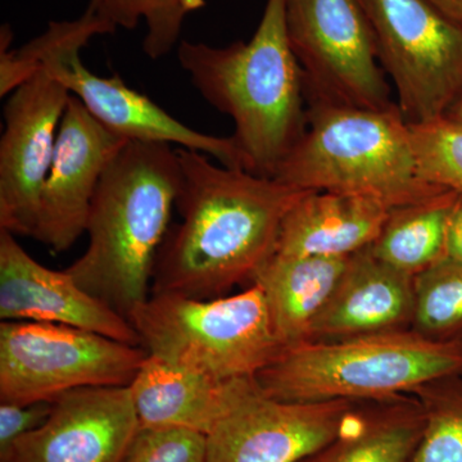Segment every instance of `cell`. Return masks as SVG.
<instances>
[{"instance_id": "cell-28", "label": "cell", "mask_w": 462, "mask_h": 462, "mask_svg": "<svg viewBox=\"0 0 462 462\" xmlns=\"http://www.w3.org/2000/svg\"><path fill=\"white\" fill-rule=\"evenodd\" d=\"M53 402H0V462H7L20 438L47 420Z\"/></svg>"}, {"instance_id": "cell-20", "label": "cell", "mask_w": 462, "mask_h": 462, "mask_svg": "<svg viewBox=\"0 0 462 462\" xmlns=\"http://www.w3.org/2000/svg\"><path fill=\"white\" fill-rule=\"evenodd\" d=\"M424 430L418 398L356 407L342 431L300 462H409Z\"/></svg>"}, {"instance_id": "cell-24", "label": "cell", "mask_w": 462, "mask_h": 462, "mask_svg": "<svg viewBox=\"0 0 462 462\" xmlns=\"http://www.w3.org/2000/svg\"><path fill=\"white\" fill-rule=\"evenodd\" d=\"M412 396L424 411V430L409 462H462V375L422 385Z\"/></svg>"}, {"instance_id": "cell-8", "label": "cell", "mask_w": 462, "mask_h": 462, "mask_svg": "<svg viewBox=\"0 0 462 462\" xmlns=\"http://www.w3.org/2000/svg\"><path fill=\"white\" fill-rule=\"evenodd\" d=\"M380 66L409 124L446 114L462 91V25L430 0H360Z\"/></svg>"}, {"instance_id": "cell-4", "label": "cell", "mask_w": 462, "mask_h": 462, "mask_svg": "<svg viewBox=\"0 0 462 462\" xmlns=\"http://www.w3.org/2000/svg\"><path fill=\"white\" fill-rule=\"evenodd\" d=\"M275 180L300 190L361 194L389 208L446 189L422 178L411 130L397 105L387 109L307 102V126Z\"/></svg>"}, {"instance_id": "cell-22", "label": "cell", "mask_w": 462, "mask_h": 462, "mask_svg": "<svg viewBox=\"0 0 462 462\" xmlns=\"http://www.w3.org/2000/svg\"><path fill=\"white\" fill-rule=\"evenodd\" d=\"M115 27L88 5L75 20L54 21L42 35L18 50H11V27L0 30V97L5 98L32 78L47 58L62 51H81L94 36L115 32Z\"/></svg>"}, {"instance_id": "cell-31", "label": "cell", "mask_w": 462, "mask_h": 462, "mask_svg": "<svg viewBox=\"0 0 462 462\" xmlns=\"http://www.w3.org/2000/svg\"><path fill=\"white\" fill-rule=\"evenodd\" d=\"M449 120H454L456 123L462 124V91L458 94L457 98L454 100L449 108L447 109L446 114L443 115Z\"/></svg>"}, {"instance_id": "cell-7", "label": "cell", "mask_w": 462, "mask_h": 462, "mask_svg": "<svg viewBox=\"0 0 462 462\" xmlns=\"http://www.w3.org/2000/svg\"><path fill=\"white\" fill-rule=\"evenodd\" d=\"M148 352L94 331L35 321L0 324V402H53L91 387H129Z\"/></svg>"}, {"instance_id": "cell-17", "label": "cell", "mask_w": 462, "mask_h": 462, "mask_svg": "<svg viewBox=\"0 0 462 462\" xmlns=\"http://www.w3.org/2000/svg\"><path fill=\"white\" fill-rule=\"evenodd\" d=\"M391 209L361 194L306 191L282 218L273 256H354L375 242Z\"/></svg>"}, {"instance_id": "cell-15", "label": "cell", "mask_w": 462, "mask_h": 462, "mask_svg": "<svg viewBox=\"0 0 462 462\" xmlns=\"http://www.w3.org/2000/svg\"><path fill=\"white\" fill-rule=\"evenodd\" d=\"M0 319L67 325L141 346L132 322L91 296L66 273L33 260L14 234L0 229Z\"/></svg>"}, {"instance_id": "cell-26", "label": "cell", "mask_w": 462, "mask_h": 462, "mask_svg": "<svg viewBox=\"0 0 462 462\" xmlns=\"http://www.w3.org/2000/svg\"><path fill=\"white\" fill-rule=\"evenodd\" d=\"M409 125L424 180L462 196V124L440 116Z\"/></svg>"}, {"instance_id": "cell-13", "label": "cell", "mask_w": 462, "mask_h": 462, "mask_svg": "<svg viewBox=\"0 0 462 462\" xmlns=\"http://www.w3.org/2000/svg\"><path fill=\"white\" fill-rule=\"evenodd\" d=\"M139 428L129 387L75 389L53 401L7 462H123Z\"/></svg>"}, {"instance_id": "cell-1", "label": "cell", "mask_w": 462, "mask_h": 462, "mask_svg": "<svg viewBox=\"0 0 462 462\" xmlns=\"http://www.w3.org/2000/svg\"><path fill=\"white\" fill-rule=\"evenodd\" d=\"M182 169L173 225L158 254L151 294L199 300L251 284L275 254L282 218L306 191L214 163L179 148Z\"/></svg>"}, {"instance_id": "cell-9", "label": "cell", "mask_w": 462, "mask_h": 462, "mask_svg": "<svg viewBox=\"0 0 462 462\" xmlns=\"http://www.w3.org/2000/svg\"><path fill=\"white\" fill-rule=\"evenodd\" d=\"M285 21L306 102L369 109L396 105L360 0H285Z\"/></svg>"}, {"instance_id": "cell-11", "label": "cell", "mask_w": 462, "mask_h": 462, "mask_svg": "<svg viewBox=\"0 0 462 462\" xmlns=\"http://www.w3.org/2000/svg\"><path fill=\"white\" fill-rule=\"evenodd\" d=\"M71 93L51 60L9 94L0 141V229L33 236L42 184Z\"/></svg>"}, {"instance_id": "cell-18", "label": "cell", "mask_w": 462, "mask_h": 462, "mask_svg": "<svg viewBox=\"0 0 462 462\" xmlns=\"http://www.w3.org/2000/svg\"><path fill=\"white\" fill-rule=\"evenodd\" d=\"M238 380L218 382L148 354L129 391L141 428H180L207 436L229 410Z\"/></svg>"}, {"instance_id": "cell-19", "label": "cell", "mask_w": 462, "mask_h": 462, "mask_svg": "<svg viewBox=\"0 0 462 462\" xmlns=\"http://www.w3.org/2000/svg\"><path fill=\"white\" fill-rule=\"evenodd\" d=\"M349 258L273 256L254 276L251 284L263 291L273 330L285 348L309 340Z\"/></svg>"}, {"instance_id": "cell-30", "label": "cell", "mask_w": 462, "mask_h": 462, "mask_svg": "<svg viewBox=\"0 0 462 462\" xmlns=\"http://www.w3.org/2000/svg\"><path fill=\"white\" fill-rule=\"evenodd\" d=\"M447 17L462 25V0H430Z\"/></svg>"}, {"instance_id": "cell-16", "label": "cell", "mask_w": 462, "mask_h": 462, "mask_svg": "<svg viewBox=\"0 0 462 462\" xmlns=\"http://www.w3.org/2000/svg\"><path fill=\"white\" fill-rule=\"evenodd\" d=\"M413 312V276L383 263L367 247L349 258L307 342L409 330Z\"/></svg>"}, {"instance_id": "cell-6", "label": "cell", "mask_w": 462, "mask_h": 462, "mask_svg": "<svg viewBox=\"0 0 462 462\" xmlns=\"http://www.w3.org/2000/svg\"><path fill=\"white\" fill-rule=\"evenodd\" d=\"M129 321L149 355L218 382L256 378L285 349L256 284L211 300L151 294Z\"/></svg>"}, {"instance_id": "cell-5", "label": "cell", "mask_w": 462, "mask_h": 462, "mask_svg": "<svg viewBox=\"0 0 462 462\" xmlns=\"http://www.w3.org/2000/svg\"><path fill=\"white\" fill-rule=\"evenodd\" d=\"M457 374L462 340L430 339L409 329L291 346L256 380L275 400L357 403L397 400Z\"/></svg>"}, {"instance_id": "cell-10", "label": "cell", "mask_w": 462, "mask_h": 462, "mask_svg": "<svg viewBox=\"0 0 462 462\" xmlns=\"http://www.w3.org/2000/svg\"><path fill=\"white\" fill-rule=\"evenodd\" d=\"M357 404L287 402L256 378L236 383L229 410L207 434V462H300L330 443Z\"/></svg>"}, {"instance_id": "cell-12", "label": "cell", "mask_w": 462, "mask_h": 462, "mask_svg": "<svg viewBox=\"0 0 462 462\" xmlns=\"http://www.w3.org/2000/svg\"><path fill=\"white\" fill-rule=\"evenodd\" d=\"M127 142L103 126L71 94L42 184L33 239L54 254L78 242L87 230L100 180Z\"/></svg>"}, {"instance_id": "cell-25", "label": "cell", "mask_w": 462, "mask_h": 462, "mask_svg": "<svg viewBox=\"0 0 462 462\" xmlns=\"http://www.w3.org/2000/svg\"><path fill=\"white\" fill-rule=\"evenodd\" d=\"M412 330L436 340H462V263L442 260L413 278Z\"/></svg>"}, {"instance_id": "cell-3", "label": "cell", "mask_w": 462, "mask_h": 462, "mask_svg": "<svg viewBox=\"0 0 462 462\" xmlns=\"http://www.w3.org/2000/svg\"><path fill=\"white\" fill-rule=\"evenodd\" d=\"M179 65L207 103L229 116L245 171L273 178L307 126L305 85L285 0H267L256 32L226 47L182 41Z\"/></svg>"}, {"instance_id": "cell-14", "label": "cell", "mask_w": 462, "mask_h": 462, "mask_svg": "<svg viewBox=\"0 0 462 462\" xmlns=\"http://www.w3.org/2000/svg\"><path fill=\"white\" fill-rule=\"evenodd\" d=\"M54 74L103 126L129 142L158 143L199 151L221 165L245 170L242 152L233 136L197 132L161 108L145 94L125 84L118 75L103 78L91 72L80 51L51 57Z\"/></svg>"}, {"instance_id": "cell-2", "label": "cell", "mask_w": 462, "mask_h": 462, "mask_svg": "<svg viewBox=\"0 0 462 462\" xmlns=\"http://www.w3.org/2000/svg\"><path fill=\"white\" fill-rule=\"evenodd\" d=\"M181 184L178 149L127 142L94 196L85 230L88 248L65 270L127 320L151 297Z\"/></svg>"}, {"instance_id": "cell-29", "label": "cell", "mask_w": 462, "mask_h": 462, "mask_svg": "<svg viewBox=\"0 0 462 462\" xmlns=\"http://www.w3.org/2000/svg\"><path fill=\"white\" fill-rule=\"evenodd\" d=\"M445 260L462 263V196L458 197L449 217Z\"/></svg>"}, {"instance_id": "cell-21", "label": "cell", "mask_w": 462, "mask_h": 462, "mask_svg": "<svg viewBox=\"0 0 462 462\" xmlns=\"http://www.w3.org/2000/svg\"><path fill=\"white\" fill-rule=\"evenodd\" d=\"M458 197L456 191L443 190L392 208L370 251L413 278L445 260L447 230Z\"/></svg>"}, {"instance_id": "cell-27", "label": "cell", "mask_w": 462, "mask_h": 462, "mask_svg": "<svg viewBox=\"0 0 462 462\" xmlns=\"http://www.w3.org/2000/svg\"><path fill=\"white\" fill-rule=\"evenodd\" d=\"M123 462H207V438L180 428H139Z\"/></svg>"}, {"instance_id": "cell-23", "label": "cell", "mask_w": 462, "mask_h": 462, "mask_svg": "<svg viewBox=\"0 0 462 462\" xmlns=\"http://www.w3.org/2000/svg\"><path fill=\"white\" fill-rule=\"evenodd\" d=\"M109 25L133 30L144 21L143 51L152 60L165 57L180 42L182 25L189 14L206 5L205 0H90Z\"/></svg>"}, {"instance_id": "cell-32", "label": "cell", "mask_w": 462, "mask_h": 462, "mask_svg": "<svg viewBox=\"0 0 462 462\" xmlns=\"http://www.w3.org/2000/svg\"><path fill=\"white\" fill-rule=\"evenodd\" d=\"M461 375H462V374H461Z\"/></svg>"}]
</instances>
